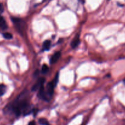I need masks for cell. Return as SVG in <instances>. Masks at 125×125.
I'll use <instances>...</instances> for the list:
<instances>
[{"label": "cell", "mask_w": 125, "mask_h": 125, "mask_svg": "<svg viewBox=\"0 0 125 125\" xmlns=\"http://www.w3.org/2000/svg\"><path fill=\"white\" fill-rule=\"evenodd\" d=\"M48 71H49V67H48V66L46 64L43 65L42 67V70H41L42 73H43V74H45V73H47Z\"/></svg>", "instance_id": "obj_11"}, {"label": "cell", "mask_w": 125, "mask_h": 125, "mask_svg": "<svg viewBox=\"0 0 125 125\" xmlns=\"http://www.w3.org/2000/svg\"><path fill=\"white\" fill-rule=\"evenodd\" d=\"M27 95V92H22V94L10 106L9 109L17 117H19L22 112L25 115L30 114L31 110L29 109V104L26 98Z\"/></svg>", "instance_id": "obj_1"}, {"label": "cell", "mask_w": 125, "mask_h": 125, "mask_svg": "<svg viewBox=\"0 0 125 125\" xmlns=\"http://www.w3.org/2000/svg\"><path fill=\"white\" fill-rule=\"evenodd\" d=\"M58 75L59 74L57 73L53 80L50 82L47 85V89L45 90V94H46V100L45 101H49V100L51 98V96L53 94L54 89L58 81Z\"/></svg>", "instance_id": "obj_2"}, {"label": "cell", "mask_w": 125, "mask_h": 125, "mask_svg": "<svg viewBox=\"0 0 125 125\" xmlns=\"http://www.w3.org/2000/svg\"><path fill=\"white\" fill-rule=\"evenodd\" d=\"M6 90V87L4 84H0V96H2L5 94Z\"/></svg>", "instance_id": "obj_9"}, {"label": "cell", "mask_w": 125, "mask_h": 125, "mask_svg": "<svg viewBox=\"0 0 125 125\" xmlns=\"http://www.w3.org/2000/svg\"><path fill=\"white\" fill-rule=\"evenodd\" d=\"M3 37L6 39H12V37H13V36H12V34H11V33H9V32L4 33Z\"/></svg>", "instance_id": "obj_12"}, {"label": "cell", "mask_w": 125, "mask_h": 125, "mask_svg": "<svg viewBox=\"0 0 125 125\" xmlns=\"http://www.w3.org/2000/svg\"><path fill=\"white\" fill-rule=\"evenodd\" d=\"M124 83H125V80L124 81Z\"/></svg>", "instance_id": "obj_15"}, {"label": "cell", "mask_w": 125, "mask_h": 125, "mask_svg": "<svg viewBox=\"0 0 125 125\" xmlns=\"http://www.w3.org/2000/svg\"><path fill=\"white\" fill-rule=\"evenodd\" d=\"M12 19V22L14 23L15 26L17 28V29L20 32H21V29L23 30L24 29V26H25V22L23 21H22L20 18H15V17H12L11 18Z\"/></svg>", "instance_id": "obj_3"}, {"label": "cell", "mask_w": 125, "mask_h": 125, "mask_svg": "<svg viewBox=\"0 0 125 125\" xmlns=\"http://www.w3.org/2000/svg\"><path fill=\"white\" fill-rule=\"evenodd\" d=\"M44 82H45V79L44 78H41V79H39L38 82H37L36 84H34L33 86V88H32V91H37V90H39V89H40V87L42 85H44Z\"/></svg>", "instance_id": "obj_4"}, {"label": "cell", "mask_w": 125, "mask_h": 125, "mask_svg": "<svg viewBox=\"0 0 125 125\" xmlns=\"http://www.w3.org/2000/svg\"><path fill=\"white\" fill-rule=\"evenodd\" d=\"M4 12V6L2 3H0V12L2 13Z\"/></svg>", "instance_id": "obj_13"}, {"label": "cell", "mask_w": 125, "mask_h": 125, "mask_svg": "<svg viewBox=\"0 0 125 125\" xmlns=\"http://www.w3.org/2000/svg\"><path fill=\"white\" fill-rule=\"evenodd\" d=\"M80 44V38H79V35H77V36L73 39V40L71 42V47L73 49H75V48H77V46L79 45Z\"/></svg>", "instance_id": "obj_6"}, {"label": "cell", "mask_w": 125, "mask_h": 125, "mask_svg": "<svg viewBox=\"0 0 125 125\" xmlns=\"http://www.w3.org/2000/svg\"><path fill=\"white\" fill-rule=\"evenodd\" d=\"M50 46H51V42L50 40H45L43 43V50L45 51H48L50 50Z\"/></svg>", "instance_id": "obj_8"}, {"label": "cell", "mask_w": 125, "mask_h": 125, "mask_svg": "<svg viewBox=\"0 0 125 125\" xmlns=\"http://www.w3.org/2000/svg\"><path fill=\"white\" fill-rule=\"evenodd\" d=\"M0 29L2 30H6L7 29V23L5 19L2 16H0Z\"/></svg>", "instance_id": "obj_7"}, {"label": "cell", "mask_w": 125, "mask_h": 125, "mask_svg": "<svg viewBox=\"0 0 125 125\" xmlns=\"http://www.w3.org/2000/svg\"><path fill=\"white\" fill-rule=\"evenodd\" d=\"M60 56H61V52H56L52 56H51V59H50V63L52 64V63H55L58 61V59H60Z\"/></svg>", "instance_id": "obj_5"}, {"label": "cell", "mask_w": 125, "mask_h": 125, "mask_svg": "<svg viewBox=\"0 0 125 125\" xmlns=\"http://www.w3.org/2000/svg\"><path fill=\"white\" fill-rule=\"evenodd\" d=\"M39 123L40 125H49V122L45 118H40L39 120Z\"/></svg>", "instance_id": "obj_10"}, {"label": "cell", "mask_w": 125, "mask_h": 125, "mask_svg": "<svg viewBox=\"0 0 125 125\" xmlns=\"http://www.w3.org/2000/svg\"><path fill=\"white\" fill-rule=\"evenodd\" d=\"M28 125H36V122L34 121H31V122H29Z\"/></svg>", "instance_id": "obj_14"}]
</instances>
